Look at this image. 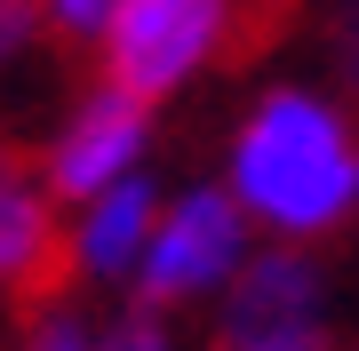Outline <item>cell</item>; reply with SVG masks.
<instances>
[{"mask_svg":"<svg viewBox=\"0 0 359 351\" xmlns=\"http://www.w3.org/2000/svg\"><path fill=\"white\" fill-rule=\"evenodd\" d=\"M320 48H327V88L344 104H359V0H327Z\"/></svg>","mask_w":359,"mask_h":351,"instance_id":"9","label":"cell"},{"mask_svg":"<svg viewBox=\"0 0 359 351\" xmlns=\"http://www.w3.org/2000/svg\"><path fill=\"white\" fill-rule=\"evenodd\" d=\"M152 144H160V104H144L128 96L120 80H88V88L72 96L65 112L48 120V136H40V176H48V192L65 200H96L112 192V184H128L152 168Z\"/></svg>","mask_w":359,"mask_h":351,"instance_id":"5","label":"cell"},{"mask_svg":"<svg viewBox=\"0 0 359 351\" xmlns=\"http://www.w3.org/2000/svg\"><path fill=\"white\" fill-rule=\"evenodd\" d=\"M40 40H48V25H40V8H32V0H0V80H8V72H25Z\"/></svg>","mask_w":359,"mask_h":351,"instance_id":"12","label":"cell"},{"mask_svg":"<svg viewBox=\"0 0 359 351\" xmlns=\"http://www.w3.org/2000/svg\"><path fill=\"white\" fill-rule=\"evenodd\" d=\"M16 351H96V312H80V303H40L25 319V336Z\"/></svg>","mask_w":359,"mask_h":351,"instance_id":"10","label":"cell"},{"mask_svg":"<svg viewBox=\"0 0 359 351\" xmlns=\"http://www.w3.org/2000/svg\"><path fill=\"white\" fill-rule=\"evenodd\" d=\"M160 200H168V184L152 168L112 184V192H96V200H72L65 208V280L96 287V296H128L144 247H152Z\"/></svg>","mask_w":359,"mask_h":351,"instance_id":"6","label":"cell"},{"mask_svg":"<svg viewBox=\"0 0 359 351\" xmlns=\"http://www.w3.org/2000/svg\"><path fill=\"white\" fill-rule=\"evenodd\" d=\"M32 8H40V25H48V40H65V48H88V56H96L104 25L120 16V0H32Z\"/></svg>","mask_w":359,"mask_h":351,"instance_id":"11","label":"cell"},{"mask_svg":"<svg viewBox=\"0 0 359 351\" xmlns=\"http://www.w3.org/2000/svg\"><path fill=\"white\" fill-rule=\"evenodd\" d=\"M216 184L240 200L256 240L327 247L359 223V104L327 80H264L224 128Z\"/></svg>","mask_w":359,"mask_h":351,"instance_id":"1","label":"cell"},{"mask_svg":"<svg viewBox=\"0 0 359 351\" xmlns=\"http://www.w3.org/2000/svg\"><path fill=\"white\" fill-rule=\"evenodd\" d=\"M240 40V0H120L96 40V72L120 80L144 104L200 88Z\"/></svg>","mask_w":359,"mask_h":351,"instance_id":"4","label":"cell"},{"mask_svg":"<svg viewBox=\"0 0 359 351\" xmlns=\"http://www.w3.org/2000/svg\"><path fill=\"white\" fill-rule=\"evenodd\" d=\"M96 351H184V336L168 312H144V303L120 296L112 312H96Z\"/></svg>","mask_w":359,"mask_h":351,"instance_id":"8","label":"cell"},{"mask_svg":"<svg viewBox=\"0 0 359 351\" xmlns=\"http://www.w3.org/2000/svg\"><path fill=\"white\" fill-rule=\"evenodd\" d=\"M65 280V200L40 160L0 144V303H32Z\"/></svg>","mask_w":359,"mask_h":351,"instance_id":"7","label":"cell"},{"mask_svg":"<svg viewBox=\"0 0 359 351\" xmlns=\"http://www.w3.org/2000/svg\"><path fill=\"white\" fill-rule=\"evenodd\" d=\"M208 351H335V280L320 247L256 240L240 280L208 303Z\"/></svg>","mask_w":359,"mask_h":351,"instance_id":"3","label":"cell"},{"mask_svg":"<svg viewBox=\"0 0 359 351\" xmlns=\"http://www.w3.org/2000/svg\"><path fill=\"white\" fill-rule=\"evenodd\" d=\"M248 256H256V223L240 216V200H231L216 176L168 184L160 223H152V247H144V263H136V280H128V303L168 312V319L208 312V303L240 280Z\"/></svg>","mask_w":359,"mask_h":351,"instance_id":"2","label":"cell"}]
</instances>
